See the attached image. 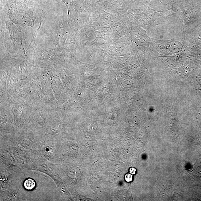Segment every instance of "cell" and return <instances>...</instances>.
I'll list each match as a JSON object with an SVG mask.
<instances>
[{"instance_id": "6da1fadb", "label": "cell", "mask_w": 201, "mask_h": 201, "mask_svg": "<svg viewBox=\"0 0 201 201\" xmlns=\"http://www.w3.org/2000/svg\"><path fill=\"white\" fill-rule=\"evenodd\" d=\"M36 186V183L33 179H28L25 181L24 186L26 189L31 190L34 188Z\"/></svg>"}, {"instance_id": "7a4b0ae2", "label": "cell", "mask_w": 201, "mask_h": 201, "mask_svg": "<svg viewBox=\"0 0 201 201\" xmlns=\"http://www.w3.org/2000/svg\"><path fill=\"white\" fill-rule=\"evenodd\" d=\"M125 180L127 182H130L133 180V175L131 174H127L125 175Z\"/></svg>"}, {"instance_id": "3957f363", "label": "cell", "mask_w": 201, "mask_h": 201, "mask_svg": "<svg viewBox=\"0 0 201 201\" xmlns=\"http://www.w3.org/2000/svg\"><path fill=\"white\" fill-rule=\"evenodd\" d=\"M129 171L130 174H132V175H134V174H136V168L132 167V168H130Z\"/></svg>"}]
</instances>
